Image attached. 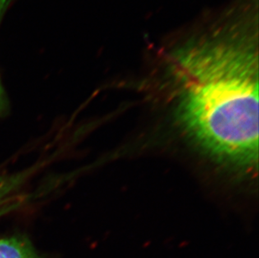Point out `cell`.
Instances as JSON below:
<instances>
[{
    "mask_svg": "<svg viewBox=\"0 0 259 258\" xmlns=\"http://www.w3.org/2000/svg\"><path fill=\"white\" fill-rule=\"evenodd\" d=\"M181 116L189 133L219 158L238 164L258 155V65L252 37L217 34L176 55Z\"/></svg>",
    "mask_w": 259,
    "mask_h": 258,
    "instance_id": "cell-1",
    "label": "cell"
},
{
    "mask_svg": "<svg viewBox=\"0 0 259 258\" xmlns=\"http://www.w3.org/2000/svg\"><path fill=\"white\" fill-rule=\"evenodd\" d=\"M21 182L20 176L0 177V217L22 204L23 197L18 194Z\"/></svg>",
    "mask_w": 259,
    "mask_h": 258,
    "instance_id": "cell-2",
    "label": "cell"
},
{
    "mask_svg": "<svg viewBox=\"0 0 259 258\" xmlns=\"http://www.w3.org/2000/svg\"><path fill=\"white\" fill-rule=\"evenodd\" d=\"M0 258H39L27 240L21 237L0 238Z\"/></svg>",
    "mask_w": 259,
    "mask_h": 258,
    "instance_id": "cell-3",
    "label": "cell"
},
{
    "mask_svg": "<svg viewBox=\"0 0 259 258\" xmlns=\"http://www.w3.org/2000/svg\"><path fill=\"white\" fill-rule=\"evenodd\" d=\"M11 2L12 0H0V20L2 19Z\"/></svg>",
    "mask_w": 259,
    "mask_h": 258,
    "instance_id": "cell-4",
    "label": "cell"
},
{
    "mask_svg": "<svg viewBox=\"0 0 259 258\" xmlns=\"http://www.w3.org/2000/svg\"><path fill=\"white\" fill-rule=\"evenodd\" d=\"M5 93H4V89H3L2 84H1V80H0V110H2L5 107Z\"/></svg>",
    "mask_w": 259,
    "mask_h": 258,
    "instance_id": "cell-5",
    "label": "cell"
}]
</instances>
